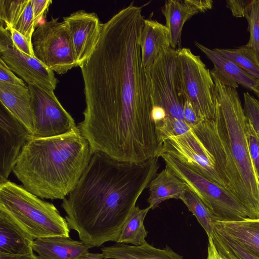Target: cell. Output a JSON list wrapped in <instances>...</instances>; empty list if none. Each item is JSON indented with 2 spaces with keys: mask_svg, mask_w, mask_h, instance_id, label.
<instances>
[{
  "mask_svg": "<svg viewBox=\"0 0 259 259\" xmlns=\"http://www.w3.org/2000/svg\"><path fill=\"white\" fill-rule=\"evenodd\" d=\"M132 2L103 23L99 42L80 66L86 107L78 127L93 152L140 163L160 150L142 64L144 18Z\"/></svg>",
  "mask_w": 259,
  "mask_h": 259,
  "instance_id": "6da1fadb",
  "label": "cell"
},
{
  "mask_svg": "<svg viewBox=\"0 0 259 259\" xmlns=\"http://www.w3.org/2000/svg\"><path fill=\"white\" fill-rule=\"evenodd\" d=\"M159 157L140 163L94 152L74 189L61 207L70 229L91 248L117 242L137 200L157 174Z\"/></svg>",
  "mask_w": 259,
  "mask_h": 259,
  "instance_id": "7a4b0ae2",
  "label": "cell"
},
{
  "mask_svg": "<svg viewBox=\"0 0 259 259\" xmlns=\"http://www.w3.org/2000/svg\"><path fill=\"white\" fill-rule=\"evenodd\" d=\"M215 84V118L192 127L212 155L226 188L246 210L259 219V183L246 135L247 118L237 89L211 73Z\"/></svg>",
  "mask_w": 259,
  "mask_h": 259,
  "instance_id": "3957f363",
  "label": "cell"
},
{
  "mask_svg": "<svg viewBox=\"0 0 259 259\" xmlns=\"http://www.w3.org/2000/svg\"><path fill=\"white\" fill-rule=\"evenodd\" d=\"M93 154L79 130L54 137L31 136L13 171L33 194L63 200L76 186Z\"/></svg>",
  "mask_w": 259,
  "mask_h": 259,
  "instance_id": "277c9868",
  "label": "cell"
},
{
  "mask_svg": "<svg viewBox=\"0 0 259 259\" xmlns=\"http://www.w3.org/2000/svg\"><path fill=\"white\" fill-rule=\"evenodd\" d=\"M0 210L8 214L33 240L51 236L70 237L68 224L55 206L22 185L9 181L0 184Z\"/></svg>",
  "mask_w": 259,
  "mask_h": 259,
  "instance_id": "5b68a950",
  "label": "cell"
},
{
  "mask_svg": "<svg viewBox=\"0 0 259 259\" xmlns=\"http://www.w3.org/2000/svg\"><path fill=\"white\" fill-rule=\"evenodd\" d=\"M153 107L159 106L166 116L185 120V92L178 49L163 48L151 67L145 70Z\"/></svg>",
  "mask_w": 259,
  "mask_h": 259,
  "instance_id": "8992f818",
  "label": "cell"
},
{
  "mask_svg": "<svg viewBox=\"0 0 259 259\" xmlns=\"http://www.w3.org/2000/svg\"><path fill=\"white\" fill-rule=\"evenodd\" d=\"M165 166L181 179L220 222H236L248 218L247 212L227 189L197 172L177 158L167 154L159 155Z\"/></svg>",
  "mask_w": 259,
  "mask_h": 259,
  "instance_id": "52a82bcc",
  "label": "cell"
},
{
  "mask_svg": "<svg viewBox=\"0 0 259 259\" xmlns=\"http://www.w3.org/2000/svg\"><path fill=\"white\" fill-rule=\"evenodd\" d=\"M52 17L36 27L31 42L35 57L48 68L63 74L78 66L68 27Z\"/></svg>",
  "mask_w": 259,
  "mask_h": 259,
  "instance_id": "ba28073f",
  "label": "cell"
},
{
  "mask_svg": "<svg viewBox=\"0 0 259 259\" xmlns=\"http://www.w3.org/2000/svg\"><path fill=\"white\" fill-rule=\"evenodd\" d=\"M183 84L187 99L203 120L215 118V84L210 70L199 56L189 48L178 49Z\"/></svg>",
  "mask_w": 259,
  "mask_h": 259,
  "instance_id": "9c48e42d",
  "label": "cell"
},
{
  "mask_svg": "<svg viewBox=\"0 0 259 259\" xmlns=\"http://www.w3.org/2000/svg\"><path fill=\"white\" fill-rule=\"evenodd\" d=\"M34 119L35 138L59 136L79 130L71 115L63 108L54 91L28 84Z\"/></svg>",
  "mask_w": 259,
  "mask_h": 259,
  "instance_id": "30bf717a",
  "label": "cell"
},
{
  "mask_svg": "<svg viewBox=\"0 0 259 259\" xmlns=\"http://www.w3.org/2000/svg\"><path fill=\"white\" fill-rule=\"evenodd\" d=\"M0 58L28 84L54 91L58 82L54 72L35 57L19 50L14 45L9 31L0 26Z\"/></svg>",
  "mask_w": 259,
  "mask_h": 259,
  "instance_id": "8fae6325",
  "label": "cell"
},
{
  "mask_svg": "<svg viewBox=\"0 0 259 259\" xmlns=\"http://www.w3.org/2000/svg\"><path fill=\"white\" fill-rule=\"evenodd\" d=\"M31 136L26 127L0 104V184L8 181L22 150Z\"/></svg>",
  "mask_w": 259,
  "mask_h": 259,
  "instance_id": "7c38bea8",
  "label": "cell"
},
{
  "mask_svg": "<svg viewBox=\"0 0 259 259\" xmlns=\"http://www.w3.org/2000/svg\"><path fill=\"white\" fill-rule=\"evenodd\" d=\"M74 48L78 66L92 55L99 42L103 23L94 13L79 10L64 17Z\"/></svg>",
  "mask_w": 259,
  "mask_h": 259,
  "instance_id": "4fadbf2b",
  "label": "cell"
},
{
  "mask_svg": "<svg viewBox=\"0 0 259 259\" xmlns=\"http://www.w3.org/2000/svg\"><path fill=\"white\" fill-rule=\"evenodd\" d=\"M211 0H167L161 8L169 32L170 47L176 49L181 46V35L185 22L199 12L211 9Z\"/></svg>",
  "mask_w": 259,
  "mask_h": 259,
  "instance_id": "5bb4252c",
  "label": "cell"
},
{
  "mask_svg": "<svg viewBox=\"0 0 259 259\" xmlns=\"http://www.w3.org/2000/svg\"><path fill=\"white\" fill-rule=\"evenodd\" d=\"M195 45L212 62L213 68L210 73L216 75L224 84L236 89L240 85L247 90L253 91L258 79L213 49H209L198 42H195Z\"/></svg>",
  "mask_w": 259,
  "mask_h": 259,
  "instance_id": "9a60e30c",
  "label": "cell"
},
{
  "mask_svg": "<svg viewBox=\"0 0 259 259\" xmlns=\"http://www.w3.org/2000/svg\"><path fill=\"white\" fill-rule=\"evenodd\" d=\"M0 101L32 136L34 132V119L28 87L0 82Z\"/></svg>",
  "mask_w": 259,
  "mask_h": 259,
  "instance_id": "2e32d148",
  "label": "cell"
},
{
  "mask_svg": "<svg viewBox=\"0 0 259 259\" xmlns=\"http://www.w3.org/2000/svg\"><path fill=\"white\" fill-rule=\"evenodd\" d=\"M32 247L40 259H75L87 253L91 248L80 240L65 236L35 239Z\"/></svg>",
  "mask_w": 259,
  "mask_h": 259,
  "instance_id": "e0dca14e",
  "label": "cell"
},
{
  "mask_svg": "<svg viewBox=\"0 0 259 259\" xmlns=\"http://www.w3.org/2000/svg\"><path fill=\"white\" fill-rule=\"evenodd\" d=\"M142 64L144 70L149 69L163 48L170 47L169 32L165 25L157 20H144L139 37Z\"/></svg>",
  "mask_w": 259,
  "mask_h": 259,
  "instance_id": "ac0fdd59",
  "label": "cell"
},
{
  "mask_svg": "<svg viewBox=\"0 0 259 259\" xmlns=\"http://www.w3.org/2000/svg\"><path fill=\"white\" fill-rule=\"evenodd\" d=\"M33 238L13 219L0 210V253L22 255L33 252Z\"/></svg>",
  "mask_w": 259,
  "mask_h": 259,
  "instance_id": "d6986e66",
  "label": "cell"
},
{
  "mask_svg": "<svg viewBox=\"0 0 259 259\" xmlns=\"http://www.w3.org/2000/svg\"><path fill=\"white\" fill-rule=\"evenodd\" d=\"M147 188L149 192L147 202L151 209H154L167 199H181L188 188L185 183L167 166L156 174Z\"/></svg>",
  "mask_w": 259,
  "mask_h": 259,
  "instance_id": "ffe728a7",
  "label": "cell"
},
{
  "mask_svg": "<svg viewBox=\"0 0 259 259\" xmlns=\"http://www.w3.org/2000/svg\"><path fill=\"white\" fill-rule=\"evenodd\" d=\"M101 249L105 259H184L167 245L159 249L147 242L139 246L116 243Z\"/></svg>",
  "mask_w": 259,
  "mask_h": 259,
  "instance_id": "44dd1931",
  "label": "cell"
},
{
  "mask_svg": "<svg viewBox=\"0 0 259 259\" xmlns=\"http://www.w3.org/2000/svg\"><path fill=\"white\" fill-rule=\"evenodd\" d=\"M213 231L232 239L259 256V219L215 221Z\"/></svg>",
  "mask_w": 259,
  "mask_h": 259,
  "instance_id": "7402d4cb",
  "label": "cell"
},
{
  "mask_svg": "<svg viewBox=\"0 0 259 259\" xmlns=\"http://www.w3.org/2000/svg\"><path fill=\"white\" fill-rule=\"evenodd\" d=\"M149 206L140 208L135 206L128 215L121 230L117 242L139 246L146 242L148 232L144 226V220L149 210Z\"/></svg>",
  "mask_w": 259,
  "mask_h": 259,
  "instance_id": "603a6c76",
  "label": "cell"
},
{
  "mask_svg": "<svg viewBox=\"0 0 259 259\" xmlns=\"http://www.w3.org/2000/svg\"><path fill=\"white\" fill-rule=\"evenodd\" d=\"M213 50L259 80V54L253 48L245 45L235 49Z\"/></svg>",
  "mask_w": 259,
  "mask_h": 259,
  "instance_id": "cb8c5ba5",
  "label": "cell"
},
{
  "mask_svg": "<svg viewBox=\"0 0 259 259\" xmlns=\"http://www.w3.org/2000/svg\"><path fill=\"white\" fill-rule=\"evenodd\" d=\"M181 200L197 220L205 231L208 238H212L214 223L216 218L202 200L188 188L185 191Z\"/></svg>",
  "mask_w": 259,
  "mask_h": 259,
  "instance_id": "d4e9b609",
  "label": "cell"
},
{
  "mask_svg": "<svg viewBox=\"0 0 259 259\" xmlns=\"http://www.w3.org/2000/svg\"><path fill=\"white\" fill-rule=\"evenodd\" d=\"M211 238L218 251L228 259H259V256L248 248L214 231Z\"/></svg>",
  "mask_w": 259,
  "mask_h": 259,
  "instance_id": "484cf974",
  "label": "cell"
},
{
  "mask_svg": "<svg viewBox=\"0 0 259 259\" xmlns=\"http://www.w3.org/2000/svg\"><path fill=\"white\" fill-rule=\"evenodd\" d=\"M191 128L185 120L168 116L161 122L155 124L157 137L161 147L165 139L185 134Z\"/></svg>",
  "mask_w": 259,
  "mask_h": 259,
  "instance_id": "4316f807",
  "label": "cell"
},
{
  "mask_svg": "<svg viewBox=\"0 0 259 259\" xmlns=\"http://www.w3.org/2000/svg\"><path fill=\"white\" fill-rule=\"evenodd\" d=\"M28 0H0L1 25L13 27L21 16Z\"/></svg>",
  "mask_w": 259,
  "mask_h": 259,
  "instance_id": "83f0119b",
  "label": "cell"
},
{
  "mask_svg": "<svg viewBox=\"0 0 259 259\" xmlns=\"http://www.w3.org/2000/svg\"><path fill=\"white\" fill-rule=\"evenodd\" d=\"M250 37L246 45L253 48L259 54V0H253L252 7L245 17Z\"/></svg>",
  "mask_w": 259,
  "mask_h": 259,
  "instance_id": "f1b7e54d",
  "label": "cell"
},
{
  "mask_svg": "<svg viewBox=\"0 0 259 259\" xmlns=\"http://www.w3.org/2000/svg\"><path fill=\"white\" fill-rule=\"evenodd\" d=\"M34 13L31 0H28L21 16L13 27L23 35L32 44V36L35 28Z\"/></svg>",
  "mask_w": 259,
  "mask_h": 259,
  "instance_id": "f546056e",
  "label": "cell"
},
{
  "mask_svg": "<svg viewBox=\"0 0 259 259\" xmlns=\"http://www.w3.org/2000/svg\"><path fill=\"white\" fill-rule=\"evenodd\" d=\"M246 135L251 163L259 183V136L247 119Z\"/></svg>",
  "mask_w": 259,
  "mask_h": 259,
  "instance_id": "4dcf8cb0",
  "label": "cell"
},
{
  "mask_svg": "<svg viewBox=\"0 0 259 259\" xmlns=\"http://www.w3.org/2000/svg\"><path fill=\"white\" fill-rule=\"evenodd\" d=\"M243 99L246 117L259 136V101L248 92L243 93Z\"/></svg>",
  "mask_w": 259,
  "mask_h": 259,
  "instance_id": "1f68e13d",
  "label": "cell"
},
{
  "mask_svg": "<svg viewBox=\"0 0 259 259\" xmlns=\"http://www.w3.org/2000/svg\"><path fill=\"white\" fill-rule=\"evenodd\" d=\"M6 29L10 31L13 42L19 50L29 56L35 57L32 44L24 35L13 28Z\"/></svg>",
  "mask_w": 259,
  "mask_h": 259,
  "instance_id": "d6a6232c",
  "label": "cell"
},
{
  "mask_svg": "<svg viewBox=\"0 0 259 259\" xmlns=\"http://www.w3.org/2000/svg\"><path fill=\"white\" fill-rule=\"evenodd\" d=\"M253 2V0H227L226 7L231 10L234 17L245 18L251 9Z\"/></svg>",
  "mask_w": 259,
  "mask_h": 259,
  "instance_id": "836d02e7",
  "label": "cell"
},
{
  "mask_svg": "<svg viewBox=\"0 0 259 259\" xmlns=\"http://www.w3.org/2000/svg\"><path fill=\"white\" fill-rule=\"evenodd\" d=\"M0 82L14 85H26L24 81L16 76L4 61L0 58Z\"/></svg>",
  "mask_w": 259,
  "mask_h": 259,
  "instance_id": "e575fe53",
  "label": "cell"
},
{
  "mask_svg": "<svg viewBox=\"0 0 259 259\" xmlns=\"http://www.w3.org/2000/svg\"><path fill=\"white\" fill-rule=\"evenodd\" d=\"M183 116L185 121L191 127L198 125L204 120L198 115L192 103L188 99L183 107Z\"/></svg>",
  "mask_w": 259,
  "mask_h": 259,
  "instance_id": "d590c367",
  "label": "cell"
},
{
  "mask_svg": "<svg viewBox=\"0 0 259 259\" xmlns=\"http://www.w3.org/2000/svg\"><path fill=\"white\" fill-rule=\"evenodd\" d=\"M52 2L51 0H31L35 27L48 12Z\"/></svg>",
  "mask_w": 259,
  "mask_h": 259,
  "instance_id": "8d00e7d4",
  "label": "cell"
},
{
  "mask_svg": "<svg viewBox=\"0 0 259 259\" xmlns=\"http://www.w3.org/2000/svg\"><path fill=\"white\" fill-rule=\"evenodd\" d=\"M151 115L155 125L163 121L166 116V114L162 108L159 106H153Z\"/></svg>",
  "mask_w": 259,
  "mask_h": 259,
  "instance_id": "74e56055",
  "label": "cell"
},
{
  "mask_svg": "<svg viewBox=\"0 0 259 259\" xmlns=\"http://www.w3.org/2000/svg\"><path fill=\"white\" fill-rule=\"evenodd\" d=\"M207 255L206 259H224L218 251L212 239L208 238Z\"/></svg>",
  "mask_w": 259,
  "mask_h": 259,
  "instance_id": "f35d334b",
  "label": "cell"
},
{
  "mask_svg": "<svg viewBox=\"0 0 259 259\" xmlns=\"http://www.w3.org/2000/svg\"><path fill=\"white\" fill-rule=\"evenodd\" d=\"M0 259H40V258L34 252H32L22 255H12L0 253Z\"/></svg>",
  "mask_w": 259,
  "mask_h": 259,
  "instance_id": "ab89813d",
  "label": "cell"
},
{
  "mask_svg": "<svg viewBox=\"0 0 259 259\" xmlns=\"http://www.w3.org/2000/svg\"><path fill=\"white\" fill-rule=\"evenodd\" d=\"M75 259H105L102 253H91L88 252L87 253L81 255Z\"/></svg>",
  "mask_w": 259,
  "mask_h": 259,
  "instance_id": "60d3db41",
  "label": "cell"
},
{
  "mask_svg": "<svg viewBox=\"0 0 259 259\" xmlns=\"http://www.w3.org/2000/svg\"><path fill=\"white\" fill-rule=\"evenodd\" d=\"M253 92L257 97V100L259 101V80L256 87L254 88Z\"/></svg>",
  "mask_w": 259,
  "mask_h": 259,
  "instance_id": "b9f144b4",
  "label": "cell"
}]
</instances>
